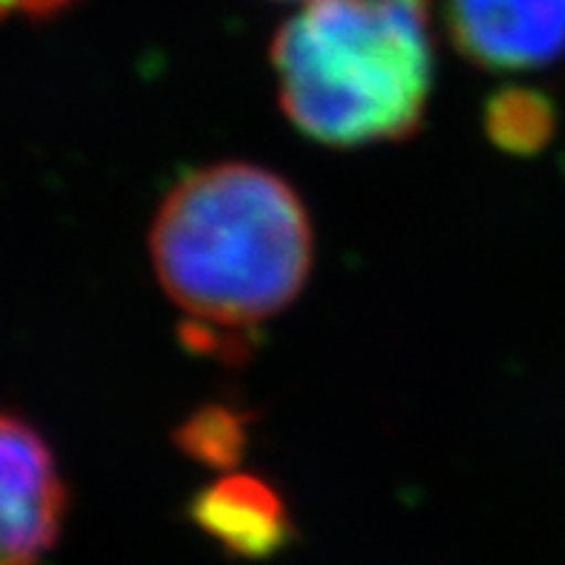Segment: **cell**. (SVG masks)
<instances>
[{"mask_svg": "<svg viewBox=\"0 0 565 565\" xmlns=\"http://www.w3.org/2000/svg\"><path fill=\"white\" fill-rule=\"evenodd\" d=\"M150 257L185 312L214 327H248L300 295L312 268V225L286 179L225 162L188 173L168 194Z\"/></svg>", "mask_w": 565, "mask_h": 565, "instance_id": "obj_1", "label": "cell"}, {"mask_svg": "<svg viewBox=\"0 0 565 565\" xmlns=\"http://www.w3.org/2000/svg\"><path fill=\"white\" fill-rule=\"evenodd\" d=\"M280 105L306 139H407L433 93L430 0H312L271 44Z\"/></svg>", "mask_w": 565, "mask_h": 565, "instance_id": "obj_2", "label": "cell"}, {"mask_svg": "<svg viewBox=\"0 0 565 565\" xmlns=\"http://www.w3.org/2000/svg\"><path fill=\"white\" fill-rule=\"evenodd\" d=\"M67 513V484L41 433L0 409V565H38Z\"/></svg>", "mask_w": 565, "mask_h": 565, "instance_id": "obj_3", "label": "cell"}, {"mask_svg": "<svg viewBox=\"0 0 565 565\" xmlns=\"http://www.w3.org/2000/svg\"><path fill=\"white\" fill-rule=\"evenodd\" d=\"M456 50L484 70L545 67L565 53V0H447Z\"/></svg>", "mask_w": 565, "mask_h": 565, "instance_id": "obj_4", "label": "cell"}, {"mask_svg": "<svg viewBox=\"0 0 565 565\" xmlns=\"http://www.w3.org/2000/svg\"><path fill=\"white\" fill-rule=\"evenodd\" d=\"M188 516L225 554L239 559H271L295 543V522L280 493L248 473L205 484L191 499Z\"/></svg>", "mask_w": 565, "mask_h": 565, "instance_id": "obj_5", "label": "cell"}, {"mask_svg": "<svg viewBox=\"0 0 565 565\" xmlns=\"http://www.w3.org/2000/svg\"><path fill=\"white\" fill-rule=\"evenodd\" d=\"M484 136L511 157H534L557 127L554 102L543 89L502 87L484 105Z\"/></svg>", "mask_w": 565, "mask_h": 565, "instance_id": "obj_6", "label": "cell"}, {"mask_svg": "<svg viewBox=\"0 0 565 565\" xmlns=\"http://www.w3.org/2000/svg\"><path fill=\"white\" fill-rule=\"evenodd\" d=\"M173 441L205 468H237L248 447V416L225 404H205L179 424Z\"/></svg>", "mask_w": 565, "mask_h": 565, "instance_id": "obj_7", "label": "cell"}, {"mask_svg": "<svg viewBox=\"0 0 565 565\" xmlns=\"http://www.w3.org/2000/svg\"><path fill=\"white\" fill-rule=\"evenodd\" d=\"M70 0H0V21L12 15L23 18H50L53 12L67 7Z\"/></svg>", "mask_w": 565, "mask_h": 565, "instance_id": "obj_8", "label": "cell"}]
</instances>
